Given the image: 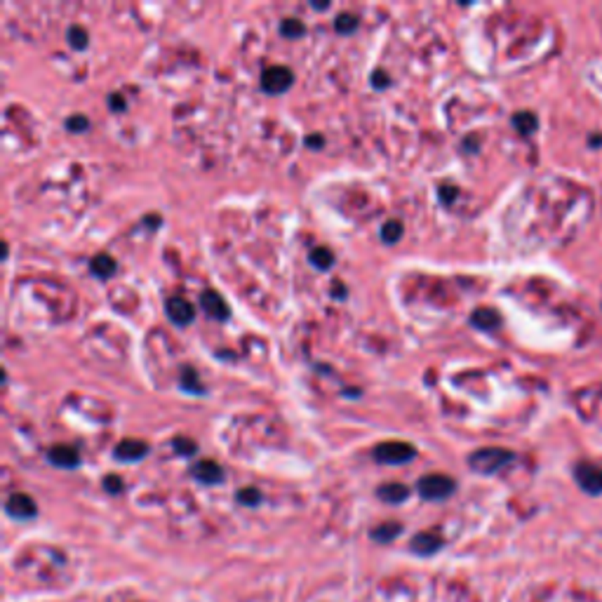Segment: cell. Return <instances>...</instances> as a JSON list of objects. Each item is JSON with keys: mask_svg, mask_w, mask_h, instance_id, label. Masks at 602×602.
I'll return each mask as SVG.
<instances>
[{"mask_svg": "<svg viewBox=\"0 0 602 602\" xmlns=\"http://www.w3.org/2000/svg\"><path fill=\"white\" fill-rule=\"evenodd\" d=\"M389 82H391V80L386 78L384 71H374V73H372V85H374V87H389Z\"/></svg>", "mask_w": 602, "mask_h": 602, "instance_id": "obj_30", "label": "cell"}, {"mask_svg": "<svg viewBox=\"0 0 602 602\" xmlns=\"http://www.w3.org/2000/svg\"><path fill=\"white\" fill-rule=\"evenodd\" d=\"M471 325H476L478 329H496L501 325V316L496 311H491V308H478V311H473L471 316Z\"/></svg>", "mask_w": 602, "mask_h": 602, "instance_id": "obj_14", "label": "cell"}, {"mask_svg": "<svg viewBox=\"0 0 602 602\" xmlns=\"http://www.w3.org/2000/svg\"><path fill=\"white\" fill-rule=\"evenodd\" d=\"M47 461L59 468H76L80 463V454L69 445H57V447H49Z\"/></svg>", "mask_w": 602, "mask_h": 602, "instance_id": "obj_12", "label": "cell"}, {"mask_svg": "<svg viewBox=\"0 0 602 602\" xmlns=\"http://www.w3.org/2000/svg\"><path fill=\"white\" fill-rule=\"evenodd\" d=\"M66 127H69L71 132H87V130H90V120H87L85 115L76 113V115H71V118L66 120Z\"/></svg>", "mask_w": 602, "mask_h": 602, "instance_id": "obj_26", "label": "cell"}, {"mask_svg": "<svg viewBox=\"0 0 602 602\" xmlns=\"http://www.w3.org/2000/svg\"><path fill=\"white\" fill-rule=\"evenodd\" d=\"M235 499H238V504H245V506H259L262 504V491L257 487H242L238 494H235Z\"/></svg>", "mask_w": 602, "mask_h": 602, "instance_id": "obj_23", "label": "cell"}, {"mask_svg": "<svg viewBox=\"0 0 602 602\" xmlns=\"http://www.w3.org/2000/svg\"><path fill=\"white\" fill-rule=\"evenodd\" d=\"M200 306H202V311L207 313L209 318H214V320H226L229 318V306H226V301L222 299V294H219V292H214V290H207V292H202L200 294Z\"/></svg>", "mask_w": 602, "mask_h": 602, "instance_id": "obj_10", "label": "cell"}, {"mask_svg": "<svg viewBox=\"0 0 602 602\" xmlns=\"http://www.w3.org/2000/svg\"><path fill=\"white\" fill-rule=\"evenodd\" d=\"M410 548L414 551L417 555H433L438 553L440 548H443V539H440V534L435 532H419L417 537L412 539Z\"/></svg>", "mask_w": 602, "mask_h": 602, "instance_id": "obj_11", "label": "cell"}, {"mask_svg": "<svg viewBox=\"0 0 602 602\" xmlns=\"http://www.w3.org/2000/svg\"><path fill=\"white\" fill-rule=\"evenodd\" d=\"M308 259H311V264H313V266H316V268H320V270H329V268H332V264H334V252L329 250V247H323V245H320V247H316V250L311 252V257H308Z\"/></svg>", "mask_w": 602, "mask_h": 602, "instance_id": "obj_18", "label": "cell"}, {"mask_svg": "<svg viewBox=\"0 0 602 602\" xmlns=\"http://www.w3.org/2000/svg\"><path fill=\"white\" fill-rule=\"evenodd\" d=\"M165 313H167L170 323L176 325V327H186V325L193 323V318H196V308H193L191 301L181 299V297H176V299H170L167 301V308H165Z\"/></svg>", "mask_w": 602, "mask_h": 602, "instance_id": "obj_6", "label": "cell"}, {"mask_svg": "<svg viewBox=\"0 0 602 602\" xmlns=\"http://www.w3.org/2000/svg\"><path fill=\"white\" fill-rule=\"evenodd\" d=\"M402 233H405V226H402V222H397V219H389V222L381 226V240H384L386 245H395V242L402 238Z\"/></svg>", "mask_w": 602, "mask_h": 602, "instance_id": "obj_17", "label": "cell"}, {"mask_svg": "<svg viewBox=\"0 0 602 602\" xmlns=\"http://www.w3.org/2000/svg\"><path fill=\"white\" fill-rule=\"evenodd\" d=\"M456 193H459V191H456L454 186H443V189H440V200H443V202H452L456 198Z\"/></svg>", "mask_w": 602, "mask_h": 602, "instance_id": "obj_29", "label": "cell"}, {"mask_svg": "<svg viewBox=\"0 0 602 602\" xmlns=\"http://www.w3.org/2000/svg\"><path fill=\"white\" fill-rule=\"evenodd\" d=\"M377 496L386 504H402L410 496V487L402 483H386L377 489Z\"/></svg>", "mask_w": 602, "mask_h": 602, "instance_id": "obj_13", "label": "cell"}, {"mask_svg": "<svg viewBox=\"0 0 602 602\" xmlns=\"http://www.w3.org/2000/svg\"><path fill=\"white\" fill-rule=\"evenodd\" d=\"M113 454H115V459H118V461H127V463L139 461V459H143V456L148 454V445L143 443V440L127 438V440H123V443L115 445Z\"/></svg>", "mask_w": 602, "mask_h": 602, "instance_id": "obj_8", "label": "cell"}, {"mask_svg": "<svg viewBox=\"0 0 602 602\" xmlns=\"http://www.w3.org/2000/svg\"><path fill=\"white\" fill-rule=\"evenodd\" d=\"M66 38H69V45L73 49H85L87 47V31L82 29V26H69V31H66Z\"/></svg>", "mask_w": 602, "mask_h": 602, "instance_id": "obj_19", "label": "cell"}, {"mask_svg": "<svg viewBox=\"0 0 602 602\" xmlns=\"http://www.w3.org/2000/svg\"><path fill=\"white\" fill-rule=\"evenodd\" d=\"M400 532H402L400 522H384V524H379V527H374L369 534H372V539L379 541V544H389V541H393Z\"/></svg>", "mask_w": 602, "mask_h": 602, "instance_id": "obj_16", "label": "cell"}, {"mask_svg": "<svg viewBox=\"0 0 602 602\" xmlns=\"http://www.w3.org/2000/svg\"><path fill=\"white\" fill-rule=\"evenodd\" d=\"M574 478H577L579 487L586 491V494H593V496L602 494V466H595V463H577V466H574Z\"/></svg>", "mask_w": 602, "mask_h": 602, "instance_id": "obj_5", "label": "cell"}, {"mask_svg": "<svg viewBox=\"0 0 602 602\" xmlns=\"http://www.w3.org/2000/svg\"><path fill=\"white\" fill-rule=\"evenodd\" d=\"M108 106H111L113 111H125V106H127V104H125V99L120 97L118 92H115V95H111V97H108Z\"/></svg>", "mask_w": 602, "mask_h": 602, "instance_id": "obj_28", "label": "cell"}, {"mask_svg": "<svg viewBox=\"0 0 602 602\" xmlns=\"http://www.w3.org/2000/svg\"><path fill=\"white\" fill-rule=\"evenodd\" d=\"M308 143H311V146H323V137H311V139H308Z\"/></svg>", "mask_w": 602, "mask_h": 602, "instance_id": "obj_32", "label": "cell"}, {"mask_svg": "<svg viewBox=\"0 0 602 602\" xmlns=\"http://www.w3.org/2000/svg\"><path fill=\"white\" fill-rule=\"evenodd\" d=\"M311 8H313V10H327V8H329V3H311Z\"/></svg>", "mask_w": 602, "mask_h": 602, "instance_id": "obj_31", "label": "cell"}, {"mask_svg": "<svg viewBox=\"0 0 602 602\" xmlns=\"http://www.w3.org/2000/svg\"><path fill=\"white\" fill-rule=\"evenodd\" d=\"M104 489H106L108 494H120V491H123V480L118 476H106L104 478Z\"/></svg>", "mask_w": 602, "mask_h": 602, "instance_id": "obj_27", "label": "cell"}, {"mask_svg": "<svg viewBox=\"0 0 602 602\" xmlns=\"http://www.w3.org/2000/svg\"><path fill=\"white\" fill-rule=\"evenodd\" d=\"M280 33H283L285 38H301L303 33H306V26H303L299 19L290 16V19H285L283 24H280Z\"/></svg>", "mask_w": 602, "mask_h": 602, "instance_id": "obj_21", "label": "cell"}, {"mask_svg": "<svg viewBox=\"0 0 602 602\" xmlns=\"http://www.w3.org/2000/svg\"><path fill=\"white\" fill-rule=\"evenodd\" d=\"M513 459H516V456L508 450H501V447H483V450L473 452V454L468 456V466L476 473H480V476H491V473L508 466Z\"/></svg>", "mask_w": 602, "mask_h": 602, "instance_id": "obj_1", "label": "cell"}, {"mask_svg": "<svg viewBox=\"0 0 602 602\" xmlns=\"http://www.w3.org/2000/svg\"><path fill=\"white\" fill-rule=\"evenodd\" d=\"M172 447H174L176 454H181V456H191V454H196V452H198V445L193 443V440L184 438V435L174 438V440H172Z\"/></svg>", "mask_w": 602, "mask_h": 602, "instance_id": "obj_25", "label": "cell"}, {"mask_svg": "<svg viewBox=\"0 0 602 602\" xmlns=\"http://www.w3.org/2000/svg\"><path fill=\"white\" fill-rule=\"evenodd\" d=\"M5 511H8V516L16 518V520H29V518L38 513V506L29 494H12L8 499V504H5Z\"/></svg>", "mask_w": 602, "mask_h": 602, "instance_id": "obj_7", "label": "cell"}, {"mask_svg": "<svg viewBox=\"0 0 602 602\" xmlns=\"http://www.w3.org/2000/svg\"><path fill=\"white\" fill-rule=\"evenodd\" d=\"M191 476L202 485H219L224 480V468L217 461H198L191 466Z\"/></svg>", "mask_w": 602, "mask_h": 602, "instance_id": "obj_9", "label": "cell"}, {"mask_svg": "<svg viewBox=\"0 0 602 602\" xmlns=\"http://www.w3.org/2000/svg\"><path fill=\"white\" fill-rule=\"evenodd\" d=\"M181 389L193 391V393H202V386L198 384L196 372L191 367H181Z\"/></svg>", "mask_w": 602, "mask_h": 602, "instance_id": "obj_24", "label": "cell"}, {"mask_svg": "<svg viewBox=\"0 0 602 602\" xmlns=\"http://www.w3.org/2000/svg\"><path fill=\"white\" fill-rule=\"evenodd\" d=\"M294 82V73L287 66H268L262 73V90L268 95H283Z\"/></svg>", "mask_w": 602, "mask_h": 602, "instance_id": "obj_4", "label": "cell"}, {"mask_svg": "<svg viewBox=\"0 0 602 602\" xmlns=\"http://www.w3.org/2000/svg\"><path fill=\"white\" fill-rule=\"evenodd\" d=\"M358 24H360V21H358V16L351 14V12H341L334 19V29L339 31V33H344V36H349V33L356 31Z\"/></svg>", "mask_w": 602, "mask_h": 602, "instance_id": "obj_20", "label": "cell"}, {"mask_svg": "<svg viewBox=\"0 0 602 602\" xmlns=\"http://www.w3.org/2000/svg\"><path fill=\"white\" fill-rule=\"evenodd\" d=\"M90 268H92V273H95L97 278L106 280V278H111V275L115 273V259L102 252L90 262Z\"/></svg>", "mask_w": 602, "mask_h": 602, "instance_id": "obj_15", "label": "cell"}, {"mask_svg": "<svg viewBox=\"0 0 602 602\" xmlns=\"http://www.w3.org/2000/svg\"><path fill=\"white\" fill-rule=\"evenodd\" d=\"M372 456L379 463H389V466H395V463H407L417 456V450L410 443H400V440H391V443H381L372 450Z\"/></svg>", "mask_w": 602, "mask_h": 602, "instance_id": "obj_3", "label": "cell"}, {"mask_svg": "<svg viewBox=\"0 0 602 602\" xmlns=\"http://www.w3.org/2000/svg\"><path fill=\"white\" fill-rule=\"evenodd\" d=\"M454 487H456V483L450 476H443V473H428V476H424L421 480H419L417 491L426 501H440V499H447V496L454 491Z\"/></svg>", "mask_w": 602, "mask_h": 602, "instance_id": "obj_2", "label": "cell"}, {"mask_svg": "<svg viewBox=\"0 0 602 602\" xmlns=\"http://www.w3.org/2000/svg\"><path fill=\"white\" fill-rule=\"evenodd\" d=\"M513 125L518 127L520 135H529V132H534V127H537V118H534L529 111H520L516 118H513Z\"/></svg>", "mask_w": 602, "mask_h": 602, "instance_id": "obj_22", "label": "cell"}]
</instances>
